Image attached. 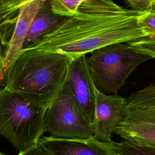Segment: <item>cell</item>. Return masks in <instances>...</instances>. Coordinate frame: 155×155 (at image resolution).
Masks as SVG:
<instances>
[{
    "label": "cell",
    "mask_w": 155,
    "mask_h": 155,
    "mask_svg": "<svg viewBox=\"0 0 155 155\" xmlns=\"http://www.w3.org/2000/svg\"><path fill=\"white\" fill-rule=\"evenodd\" d=\"M85 0H50L52 11L63 16H70L75 13Z\"/></svg>",
    "instance_id": "cell-14"
},
{
    "label": "cell",
    "mask_w": 155,
    "mask_h": 155,
    "mask_svg": "<svg viewBox=\"0 0 155 155\" xmlns=\"http://www.w3.org/2000/svg\"><path fill=\"white\" fill-rule=\"evenodd\" d=\"M153 8L155 9V1L153 2Z\"/></svg>",
    "instance_id": "cell-21"
},
{
    "label": "cell",
    "mask_w": 155,
    "mask_h": 155,
    "mask_svg": "<svg viewBox=\"0 0 155 155\" xmlns=\"http://www.w3.org/2000/svg\"><path fill=\"white\" fill-rule=\"evenodd\" d=\"M146 12L125 8L113 0H85L75 13L27 49L75 59L109 45L130 42L148 36L140 22Z\"/></svg>",
    "instance_id": "cell-1"
},
{
    "label": "cell",
    "mask_w": 155,
    "mask_h": 155,
    "mask_svg": "<svg viewBox=\"0 0 155 155\" xmlns=\"http://www.w3.org/2000/svg\"><path fill=\"white\" fill-rule=\"evenodd\" d=\"M126 98L117 94H105L96 90L94 137L104 142H111L117 124L123 117Z\"/></svg>",
    "instance_id": "cell-8"
},
{
    "label": "cell",
    "mask_w": 155,
    "mask_h": 155,
    "mask_svg": "<svg viewBox=\"0 0 155 155\" xmlns=\"http://www.w3.org/2000/svg\"><path fill=\"white\" fill-rule=\"evenodd\" d=\"M125 108L155 111V83L136 91L126 97Z\"/></svg>",
    "instance_id": "cell-12"
},
{
    "label": "cell",
    "mask_w": 155,
    "mask_h": 155,
    "mask_svg": "<svg viewBox=\"0 0 155 155\" xmlns=\"http://www.w3.org/2000/svg\"><path fill=\"white\" fill-rule=\"evenodd\" d=\"M53 155H119L114 143L94 137L88 139H64L42 136L39 141Z\"/></svg>",
    "instance_id": "cell-10"
},
{
    "label": "cell",
    "mask_w": 155,
    "mask_h": 155,
    "mask_svg": "<svg viewBox=\"0 0 155 155\" xmlns=\"http://www.w3.org/2000/svg\"><path fill=\"white\" fill-rule=\"evenodd\" d=\"M114 133L137 145L155 148V111L125 108Z\"/></svg>",
    "instance_id": "cell-7"
},
{
    "label": "cell",
    "mask_w": 155,
    "mask_h": 155,
    "mask_svg": "<svg viewBox=\"0 0 155 155\" xmlns=\"http://www.w3.org/2000/svg\"><path fill=\"white\" fill-rule=\"evenodd\" d=\"M43 130L58 139H88L94 136L93 124L79 109L65 82L46 109Z\"/></svg>",
    "instance_id": "cell-5"
},
{
    "label": "cell",
    "mask_w": 155,
    "mask_h": 155,
    "mask_svg": "<svg viewBox=\"0 0 155 155\" xmlns=\"http://www.w3.org/2000/svg\"><path fill=\"white\" fill-rule=\"evenodd\" d=\"M47 0H30L22 5L16 15L12 19L2 22V24L11 25L10 39L4 50V68L0 76V81L3 79L7 71L15 59L21 51L26 35L32 21L38 11Z\"/></svg>",
    "instance_id": "cell-9"
},
{
    "label": "cell",
    "mask_w": 155,
    "mask_h": 155,
    "mask_svg": "<svg viewBox=\"0 0 155 155\" xmlns=\"http://www.w3.org/2000/svg\"><path fill=\"white\" fill-rule=\"evenodd\" d=\"M73 60L64 54L22 50L0 86L47 108L64 86Z\"/></svg>",
    "instance_id": "cell-2"
},
{
    "label": "cell",
    "mask_w": 155,
    "mask_h": 155,
    "mask_svg": "<svg viewBox=\"0 0 155 155\" xmlns=\"http://www.w3.org/2000/svg\"><path fill=\"white\" fill-rule=\"evenodd\" d=\"M131 8L138 11L146 12L153 8L155 0H125Z\"/></svg>",
    "instance_id": "cell-18"
},
{
    "label": "cell",
    "mask_w": 155,
    "mask_h": 155,
    "mask_svg": "<svg viewBox=\"0 0 155 155\" xmlns=\"http://www.w3.org/2000/svg\"><path fill=\"white\" fill-rule=\"evenodd\" d=\"M66 18L55 14L52 11L50 0H47L32 21L24 40L22 50L28 48L53 31Z\"/></svg>",
    "instance_id": "cell-11"
},
{
    "label": "cell",
    "mask_w": 155,
    "mask_h": 155,
    "mask_svg": "<svg viewBox=\"0 0 155 155\" xmlns=\"http://www.w3.org/2000/svg\"><path fill=\"white\" fill-rule=\"evenodd\" d=\"M140 22L148 36L155 35V9L147 11L140 19Z\"/></svg>",
    "instance_id": "cell-17"
},
{
    "label": "cell",
    "mask_w": 155,
    "mask_h": 155,
    "mask_svg": "<svg viewBox=\"0 0 155 155\" xmlns=\"http://www.w3.org/2000/svg\"><path fill=\"white\" fill-rule=\"evenodd\" d=\"M114 146L119 155H155V148L139 146L125 140L114 142Z\"/></svg>",
    "instance_id": "cell-13"
},
{
    "label": "cell",
    "mask_w": 155,
    "mask_h": 155,
    "mask_svg": "<svg viewBox=\"0 0 155 155\" xmlns=\"http://www.w3.org/2000/svg\"><path fill=\"white\" fill-rule=\"evenodd\" d=\"M2 44L0 38V76L4 68V49Z\"/></svg>",
    "instance_id": "cell-20"
},
{
    "label": "cell",
    "mask_w": 155,
    "mask_h": 155,
    "mask_svg": "<svg viewBox=\"0 0 155 155\" xmlns=\"http://www.w3.org/2000/svg\"><path fill=\"white\" fill-rule=\"evenodd\" d=\"M130 47L137 51L155 58V35L144 36L128 42Z\"/></svg>",
    "instance_id": "cell-15"
},
{
    "label": "cell",
    "mask_w": 155,
    "mask_h": 155,
    "mask_svg": "<svg viewBox=\"0 0 155 155\" xmlns=\"http://www.w3.org/2000/svg\"><path fill=\"white\" fill-rule=\"evenodd\" d=\"M76 105L87 120L93 124L96 91L87 55L74 59L65 81Z\"/></svg>",
    "instance_id": "cell-6"
},
{
    "label": "cell",
    "mask_w": 155,
    "mask_h": 155,
    "mask_svg": "<svg viewBox=\"0 0 155 155\" xmlns=\"http://www.w3.org/2000/svg\"><path fill=\"white\" fill-rule=\"evenodd\" d=\"M87 59L96 90L105 94H114L140 65L151 58L124 42L96 50Z\"/></svg>",
    "instance_id": "cell-4"
},
{
    "label": "cell",
    "mask_w": 155,
    "mask_h": 155,
    "mask_svg": "<svg viewBox=\"0 0 155 155\" xmlns=\"http://www.w3.org/2000/svg\"><path fill=\"white\" fill-rule=\"evenodd\" d=\"M46 109L4 87L0 89V135L19 153L32 147L44 133Z\"/></svg>",
    "instance_id": "cell-3"
},
{
    "label": "cell",
    "mask_w": 155,
    "mask_h": 155,
    "mask_svg": "<svg viewBox=\"0 0 155 155\" xmlns=\"http://www.w3.org/2000/svg\"><path fill=\"white\" fill-rule=\"evenodd\" d=\"M30 0H0V22L13 18L20 7Z\"/></svg>",
    "instance_id": "cell-16"
},
{
    "label": "cell",
    "mask_w": 155,
    "mask_h": 155,
    "mask_svg": "<svg viewBox=\"0 0 155 155\" xmlns=\"http://www.w3.org/2000/svg\"><path fill=\"white\" fill-rule=\"evenodd\" d=\"M18 155H53L39 142Z\"/></svg>",
    "instance_id": "cell-19"
},
{
    "label": "cell",
    "mask_w": 155,
    "mask_h": 155,
    "mask_svg": "<svg viewBox=\"0 0 155 155\" xmlns=\"http://www.w3.org/2000/svg\"><path fill=\"white\" fill-rule=\"evenodd\" d=\"M0 155H8V154H6L4 153H2V152H0Z\"/></svg>",
    "instance_id": "cell-22"
}]
</instances>
